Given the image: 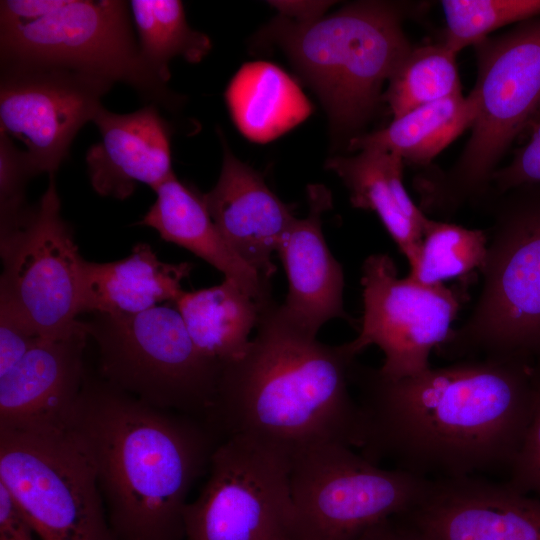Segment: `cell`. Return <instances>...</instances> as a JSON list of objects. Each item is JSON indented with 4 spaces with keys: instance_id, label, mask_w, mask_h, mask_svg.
<instances>
[{
    "instance_id": "cell-13",
    "label": "cell",
    "mask_w": 540,
    "mask_h": 540,
    "mask_svg": "<svg viewBox=\"0 0 540 540\" xmlns=\"http://www.w3.org/2000/svg\"><path fill=\"white\" fill-rule=\"evenodd\" d=\"M363 316L350 346L358 355L370 345L384 353L378 372L390 380L418 375L430 368L429 356L449 338L451 324L466 290L444 283L427 285L398 277L387 254H372L362 265Z\"/></svg>"
},
{
    "instance_id": "cell-22",
    "label": "cell",
    "mask_w": 540,
    "mask_h": 540,
    "mask_svg": "<svg viewBox=\"0 0 540 540\" xmlns=\"http://www.w3.org/2000/svg\"><path fill=\"white\" fill-rule=\"evenodd\" d=\"M154 191L156 200L140 225L154 228L163 240L202 258L259 302L272 298L270 283H265L225 241L209 215L203 195L179 181L175 174Z\"/></svg>"
},
{
    "instance_id": "cell-12",
    "label": "cell",
    "mask_w": 540,
    "mask_h": 540,
    "mask_svg": "<svg viewBox=\"0 0 540 540\" xmlns=\"http://www.w3.org/2000/svg\"><path fill=\"white\" fill-rule=\"evenodd\" d=\"M0 252V296L14 304L37 336L59 339L85 330L77 318L84 259L61 216L54 174L39 203L0 237Z\"/></svg>"
},
{
    "instance_id": "cell-19",
    "label": "cell",
    "mask_w": 540,
    "mask_h": 540,
    "mask_svg": "<svg viewBox=\"0 0 540 540\" xmlns=\"http://www.w3.org/2000/svg\"><path fill=\"white\" fill-rule=\"evenodd\" d=\"M309 212L295 218L279 242L288 278V294L282 308L298 326L317 335L334 318L353 319L343 307L342 266L330 252L322 233V214L332 208L331 192L320 184L307 188Z\"/></svg>"
},
{
    "instance_id": "cell-27",
    "label": "cell",
    "mask_w": 540,
    "mask_h": 540,
    "mask_svg": "<svg viewBox=\"0 0 540 540\" xmlns=\"http://www.w3.org/2000/svg\"><path fill=\"white\" fill-rule=\"evenodd\" d=\"M456 56L443 42L412 46L382 95L393 119L418 107L462 95Z\"/></svg>"
},
{
    "instance_id": "cell-9",
    "label": "cell",
    "mask_w": 540,
    "mask_h": 540,
    "mask_svg": "<svg viewBox=\"0 0 540 540\" xmlns=\"http://www.w3.org/2000/svg\"><path fill=\"white\" fill-rule=\"evenodd\" d=\"M432 481L382 468L352 447L319 442L291 456L293 540H357L416 506Z\"/></svg>"
},
{
    "instance_id": "cell-14",
    "label": "cell",
    "mask_w": 540,
    "mask_h": 540,
    "mask_svg": "<svg viewBox=\"0 0 540 540\" xmlns=\"http://www.w3.org/2000/svg\"><path fill=\"white\" fill-rule=\"evenodd\" d=\"M113 83L56 67L1 66V132L25 146L32 175L56 172Z\"/></svg>"
},
{
    "instance_id": "cell-21",
    "label": "cell",
    "mask_w": 540,
    "mask_h": 540,
    "mask_svg": "<svg viewBox=\"0 0 540 540\" xmlns=\"http://www.w3.org/2000/svg\"><path fill=\"white\" fill-rule=\"evenodd\" d=\"M403 164L395 154L367 149L354 156L332 157L326 168L343 181L353 207L376 213L412 269L428 217L406 191Z\"/></svg>"
},
{
    "instance_id": "cell-17",
    "label": "cell",
    "mask_w": 540,
    "mask_h": 540,
    "mask_svg": "<svg viewBox=\"0 0 540 540\" xmlns=\"http://www.w3.org/2000/svg\"><path fill=\"white\" fill-rule=\"evenodd\" d=\"M216 185L203 200L209 215L232 250L265 282L276 272L272 254L296 218L262 176L237 159L224 143Z\"/></svg>"
},
{
    "instance_id": "cell-34",
    "label": "cell",
    "mask_w": 540,
    "mask_h": 540,
    "mask_svg": "<svg viewBox=\"0 0 540 540\" xmlns=\"http://www.w3.org/2000/svg\"><path fill=\"white\" fill-rule=\"evenodd\" d=\"M34 533L9 491L0 483V540H34Z\"/></svg>"
},
{
    "instance_id": "cell-1",
    "label": "cell",
    "mask_w": 540,
    "mask_h": 540,
    "mask_svg": "<svg viewBox=\"0 0 540 540\" xmlns=\"http://www.w3.org/2000/svg\"><path fill=\"white\" fill-rule=\"evenodd\" d=\"M533 366L475 358L390 380L355 361L360 454L431 481L509 472L532 415Z\"/></svg>"
},
{
    "instance_id": "cell-23",
    "label": "cell",
    "mask_w": 540,
    "mask_h": 540,
    "mask_svg": "<svg viewBox=\"0 0 540 540\" xmlns=\"http://www.w3.org/2000/svg\"><path fill=\"white\" fill-rule=\"evenodd\" d=\"M174 304L197 348L223 365L244 353L263 303L225 278L209 288L184 291Z\"/></svg>"
},
{
    "instance_id": "cell-5",
    "label": "cell",
    "mask_w": 540,
    "mask_h": 540,
    "mask_svg": "<svg viewBox=\"0 0 540 540\" xmlns=\"http://www.w3.org/2000/svg\"><path fill=\"white\" fill-rule=\"evenodd\" d=\"M128 12L119 0L1 1V66L72 70L171 107L177 100L144 62Z\"/></svg>"
},
{
    "instance_id": "cell-16",
    "label": "cell",
    "mask_w": 540,
    "mask_h": 540,
    "mask_svg": "<svg viewBox=\"0 0 540 540\" xmlns=\"http://www.w3.org/2000/svg\"><path fill=\"white\" fill-rule=\"evenodd\" d=\"M86 330L59 339L39 338L0 375V430L70 428L85 381Z\"/></svg>"
},
{
    "instance_id": "cell-2",
    "label": "cell",
    "mask_w": 540,
    "mask_h": 540,
    "mask_svg": "<svg viewBox=\"0 0 540 540\" xmlns=\"http://www.w3.org/2000/svg\"><path fill=\"white\" fill-rule=\"evenodd\" d=\"M70 429L94 467L116 540H186L188 494L223 440L208 421L86 375Z\"/></svg>"
},
{
    "instance_id": "cell-25",
    "label": "cell",
    "mask_w": 540,
    "mask_h": 540,
    "mask_svg": "<svg viewBox=\"0 0 540 540\" xmlns=\"http://www.w3.org/2000/svg\"><path fill=\"white\" fill-rule=\"evenodd\" d=\"M226 100L238 128L254 141L273 139L310 113L294 81L265 62L242 67L228 86Z\"/></svg>"
},
{
    "instance_id": "cell-31",
    "label": "cell",
    "mask_w": 540,
    "mask_h": 540,
    "mask_svg": "<svg viewBox=\"0 0 540 540\" xmlns=\"http://www.w3.org/2000/svg\"><path fill=\"white\" fill-rule=\"evenodd\" d=\"M532 415L506 481L515 490L540 496V366L532 368Z\"/></svg>"
},
{
    "instance_id": "cell-4",
    "label": "cell",
    "mask_w": 540,
    "mask_h": 540,
    "mask_svg": "<svg viewBox=\"0 0 540 540\" xmlns=\"http://www.w3.org/2000/svg\"><path fill=\"white\" fill-rule=\"evenodd\" d=\"M406 12L400 3L364 1L309 23H274V36L320 97L335 133L358 136L382 100L383 84L412 48L402 26Z\"/></svg>"
},
{
    "instance_id": "cell-7",
    "label": "cell",
    "mask_w": 540,
    "mask_h": 540,
    "mask_svg": "<svg viewBox=\"0 0 540 540\" xmlns=\"http://www.w3.org/2000/svg\"><path fill=\"white\" fill-rule=\"evenodd\" d=\"M496 197L481 295L466 322L436 350L450 359L532 365L540 356V186Z\"/></svg>"
},
{
    "instance_id": "cell-29",
    "label": "cell",
    "mask_w": 540,
    "mask_h": 540,
    "mask_svg": "<svg viewBox=\"0 0 540 540\" xmlns=\"http://www.w3.org/2000/svg\"><path fill=\"white\" fill-rule=\"evenodd\" d=\"M443 43L454 53L489 37L494 30L540 17V0H443Z\"/></svg>"
},
{
    "instance_id": "cell-3",
    "label": "cell",
    "mask_w": 540,
    "mask_h": 540,
    "mask_svg": "<svg viewBox=\"0 0 540 540\" xmlns=\"http://www.w3.org/2000/svg\"><path fill=\"white\" fill-rule=\"evenodd\" d=\"M244 353L222 365L207 421L224 439L243 435L292 453L319 442L359 448L361 413L351 394L357 354L298 326L273 298L262 304Z\"/></svg>"
},
{
    "instance_id": "cell-6",
    "label": "cell",
    "mask_w": 540,
    "mask_h": 540,
    "mask_svg": "<svg viewBox=\"0 0 540 540\" xmlns=\"http://www.w3.org/2000/svg\"><path fill=\"white\" fill-rule=\"evenodd\" d=\"M474 48L471 136L452 168L419 180L425 208L444 215L488 196L497 165L540 110V17L487 37Z\"/></svg>"
},
{
    "instance_id": "cell-18",
    "label": "cell",
    "mask_w": 540,
    "mask_h": 540,
    "mask_svg": "<svg viewBox=\"0 0 540 540\" xmlns=\"http://www.w3.org/2000/svg\"><path fill=\"white\" fill-rule=\"evenodd\" d=\"M92 121L101 139L87 150L85 161L99 195L124 200L138 183L155 190L174 175L170 128L156 104L128 114L101 106Z\"/></svg>"
},
{
    "instance_id": "cell-8",
    "label": "cell",
    "mask_w": 540,
    "mask_h": 540,
    "mask_svg": "<svg viewBox=\"0 0 540 540\" xmlns=\"http://www.w3.org/2000/svg\"><path fill=\"white\" fill-rule=\"evenodd\" d=\"M83 321L97 345L100 378L155 407L207 421L222 364L191 339L176 307Z\"/></svg>"
},
{
    "instance_id": "cell-37",
    "label": "cell",
    "mask_w": 540,
    "mask_h": 540,
    "mask_svg": "<svg viewBox=\"0 0 540 540\" xmlns=\"http://www.w3.org/2000/svg\"><path fill=\"white\" fill-rule=\"evenodd\" d=\"M540 122V110L538 111L534 121L532 122L531 126L529 127L528 131L534 126L536 125L537 123Z\"/></svg>"
},
{
    "instance_id": "cell-26",
    "label": "cell",
    "mask_w": 540,
    "mask_h": 540,
    "mask_svg": "<svg viewBox=\"0 0 540 540\" xmlns=\"http://www.w3.org/2000/svg\"><path fill=\"white\" fill-rule=\"evenodd\" d=\"M131 13L144 62L164 83L170 79L169 61L177 56L201 61L211 49L207 35L189 27L178 0H133Z\"/></svg>"
},
{
    "instance_id": "cell-35",
    "label": "cell",
    "mask_w": 540,
    "mask_h": 540,
    "mask_svg": "<svg viewBox=\"0 0 540 540\" xmlns=\"http://www.w3.org/2000/svg\"><path fill=\"white\" fill-rule=\"evenodd\" d=\"M282 14L294 18L297 23H309L322 18L331 6L328 1H270Z\"/></svg>"
},
{
    "instance_id": "cell-30",
    "label": "cell",
    "mask_w": 540,
    "mask_h": 540,
    "mask_svg": "<svg viewBox=\"0 0 540 540\" xmlns=\"http://www.w3.org/2000/svg\"><path fill=\"white\" fill-rule=\"evenodd\" d=\"M33 176L24 150L0 133V237L14 231L29 207L25 205V187Z\"/></svg>"
},
{
    "instance_id": "cell-15",
    "label": "cell",
    "mask_w": 540,
    "mask_h": 540,
    "mask_svg": "<svg viewBox=\"0 0 540 540\" xmlns=\"http://www.w3.org/2000/svg\"><path fill=\"white\" fill-rule=\"evenodd\" d=\"M397 517L423 540H540V499L486 477L432 481Z\"/></svg>"
},
{
    "instance_id": "cell-32",
    "label": "cell",
    "mask_w": 540,
    "mask_h": 540,
    "mask_svg": "<svg viewBox=\"0 0 540 540\" xmlns=\"http://www.w3.org/2000/svg\"><path fill=\"white\" fill-rule=\"evenodd\" d=\"M529 131V141L514 152L508 165L492 175L489 193L493 196L521 186H540V122Z\"/></svg>"
},
{
    "instance_id": "cell-10",
    "label": "cell",
    "mask_w": 540,
    "mask_h": 540,
    "mask_svg": "<svg viewBox=\"0 0 540 540\" xmlns=\"http://www.w3.org/2000/svg\"><path fill=\"white\" fill-rule=\"evenodd\" d=\"M0 483L41 540H116L94 467L70 428L0 430Z\"/></svg>"
},
{
    "instance_id": "cell-28",
    "label": "cell",
    "mask_w": 540,
    "mask_h": 540,
    "mask_svg": "<svg viewBox=\"0 0 540 540\" xmlns=\"http://www.w3.org/2000/svg\"><path fill=\"white\" fill-rule=\"evenodd\" d=\"M488 237L480 229L428 218L417 264L409 277L427 285L463 278L475 269L483 270Z\"/></svg>"
},
{
    "instance_id": "cell-24",
    "label": "cell",
    "mask_w": 540,
    "mask_h": 540,
    "mask_svg": "<svg viewBox=\"0 0 540 540\" xmlns=\"http://www.w3.org/2000/svg\"><path fill=\"white\" fill-rule=\"evenodd\" d=\"M476 117L473 98L458 95L436 101L393 119L385 128L361 133L348 141L351 151L389 152L417 166H426L463 132Z\"/></svg>"
},
{
    "instance_id": "cell-20",
    "label": "cell",
    "mask_w": 540,
    "mask_h": 540,
    "mask_svg": "<svg viewBox=\"0 0 540 540\" xmlns=\"http://www.w3.org/2000/svg\"><path fill=\"white\" fill-rule=\"evenodd\" d=\"M193 265L161 261L151 246L138 243L117 261L84 260L81 272L80 312L94 315L137 314L182 295V281Z\"/></svg>"
},
{
    "instance_id": "cell-36",
    "label": "cell",
    "mask_w": 540,
    "mask_h": 540,
    "mask_svg": "<svg viewBox=\"0 0 540 540\" xmlns=\"http://www.w3.org/2000/svg\"><path fill=\"white\" fill-rule=\"evenodd\" d=\"M357 540H423L399 517L386 519L363 533Z\"/></svg>"
},
{
    "instance_id": "cell-11",
    "label": "cell",
    "mask_w": 540,
    "mask_h": 540,
    "mask_svg": "<svg viewBox=\"0 0 540 540\" xmlns=\"http://www.w3.org/2000/svg\"><path fill=\"white\" fill-rule=\"evenodd\" d=\"M291 456L248 436L224 438L198 497L185 507L186 540H293Z\"/></svg>"
},
{
    "instance_id": "cell-33",
    "label": "cell",
    "mask_w": 540,
    "mask_h": 540,
    "mask_svg": "<svg viewBox=\"0 0 540 540\" xmlns=\"http://www.w3.org/2000/svg\"><path fill=\"white\" fill-rule=\"evenodd\" d=\"M39 338L14 304L0 296V375L11 369Z\"/></svg>"
}]
</instances>
